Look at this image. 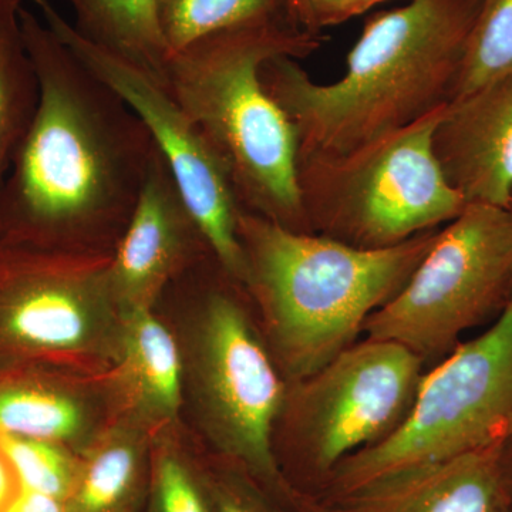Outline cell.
Segmentation results:
<instances>
[{
  "instance_id": "1",
  "label": "cell",
  "mask_w": 512,
  "mask_h": 512,
  "mask_svg": "<svg viewBox=\"0 0 512 512\" xmlns=\"http://www.w3.org/2000/svg\"><path fill=\"white\" fill-rule=\"evenodd\" d=\"M40 99L0 190V244L111 255L156 141L127 101L46 23L20 9Z\"/></svg>"
},
{
  "instance_id": "2",
  "label": "cell",
  "mask_w": 512,
  "mask_h": 512,
  "mask_svg": "<svg viewBox=\"0 0 512 512\" xmlns=\"http://www.w3.org/2000/svg\"><path fill=\"white\" fill-rule=\"evenodd\" d=\"M481 0H410L367 20L346 72L318 83L292 57L261 69L292 121L299 158L338 156L450 103Z\"/></svg>"
},
{
  "instance_id": "3",
  "label": "cell",
  "mask_w": 512,
  "mask_h": 512,
  "mask_svg": "<svg viewBox=\"0 0 512 512\" xmlns=\"http://www.w3.org/2000/svg\"><path fill=\"white\" fill-rule=\"evenodd\" d=\"M439 229L396 247L363 249L239 208L244 288L288 383L313 375L353 345L369 316L409 281Z\"/></svg>"
},
{
  "instance_id": "4",
  "label": "cell",
  "mask_w": 512,
  "mask_h": 512,
  "mask_svg": "<svg viewBox=\"0 0 512 512\" xmlns=\"http://www.w3.org/2000/svg\"><path fill=\"white\" fill-rule=\"evenodd\" d=\"M320 35L288 20L222 30L168 57L164 83L227 171L239 208L309 232L298 184L292 121L264 89L275 57L305 59Z\"/></svg>"
},
{
  "instance_id": "5",
  "label": "cell",
  "mask_w": 512,
  "mask_h": 512,
  "mask_svg": "<svg viewBox=\"0 0 512 512\" xmlns=\"http://www.w3.org/2000/svg\"><path fill=\"white\" fill-rule=\"evenodd\" d=\"M187 299L183 328L184 409L221 456L291 497L275 450L288 380L242 301L238 284L208 256L173 285Z\"/></svg>"
},
{
  "instance_id": "6",
  "label": "cell",
  "mask_w": 512,
  "mask_h": 512,
  "mask_svg": "<svg viewBox=\"0 0 512 512\" xmlns=\"http://www.w3.org/2000/svg\"><path fill=\"white\" fill-rule=\"evenodd\" d=\"M447 104L348 153L299 158L309 232L383 249L457 218L467 201L447 183L433 153Z\"/></svg>"
},
{
  "instance_id": "7",
  "label": "cell",
  "mask_w": 512,
  "mask_h": 512,
  "mask_svg": "<svg viewBox=\"0 0 512 512\" xmlns=\"http://www.w3.org/2000/svg\"><path fill=\"white\" fill-rule=\"evenodd\" d=\"M512 441V299L491 328L423 376L412 409L386 439L333 473L343 498L409 468Z\"/></svg>"
},
{
  "instance_id": "8",
  "label": "cell",
  "mask_w": 512,
  "mask_h": 512,
  "mask_svg": "<svg viewBox=\"0 0 512 512\" xmlns=\"http://www.w3.org/2000/svg\"><path fill=\"white\" fill-rule=\"evenodd\" d=\"M110 259L0 244V363L110 372L126 325L111 291Z\"/></svg>"
},
{
  "instance_id": "9",
  "label": "cell",
  "mask_w": 512,
  "mask_h": 512,
  "mask_svg": "<svg viewBox=\"0 0 512 512\" xmlns=\"http://www.w3.org/2000/svg\"><path fill=\"white\" fill-rule=\"evenodd\" d=\"M511 299V212L468 204L439 229L409 281L369 316L363 332L399 343L423 362L440 359Z\"/></svg>"
},
{
  "instance_id": "10",
  "label": "cell",
  "mask_w": 512,
  "mask_h": 512,
  "mask_svg": "<svg viewBox=\"0 0 512 512\" xmlns=\"http://www.w3.org/2000/svg\"><path fill=\"white\" fill-rule=\"evenodd\" d=\"M423 363L387 340L349 346L318 372L289 383L276 433L284 431L303 467L332 477L343 461L403 423L423 380Z\"/></svg>"
},
{
  "instance_id": "11",
  "label": "cell",
  "mask_w": 512,
  "mask_h": 512,
  "mask_svg": "<svg viewBox=\"0 0 512 512\" xmlns=\"http://www.w3.org/2000/svg\"><path fill=\"white\" fill-rule=\"evenodd\" d=\"M45 23L146 124L218 264L244 286L245 259L237 234L239 205L227 171L164 80L80 35L50 0H33Z\"/></svg>"
},
{
  "instance_id": "12",
  "label": "cell",
  "mask_w": 512,
  "mask_h": 512,
  "mask_svg": "<svg viewBox=\"0 0 512 512\" xmlns=\"http://www.w3.org/2000/svg\"><path fill=\"white\" fill-rule=\"evenodd\" d=\"M212 254L170 165L158 153L110 259V286L124 316L156 311L167 289Z\"/></svg>"
},
{
  "instance_id": "13",
  "label": "cell",
  "mask_w": 512,
  "mask_h": 512,
  "mask_svg": "<svg viewBox=\"0 0 512 512\" xmlns=\"http://www.w3.org/2000/svg\"><path fill=\"white\" fill-rule=\"evenodd\" d=\"M121 414L107 373L37 362L0 363V427L82 454Z\"/></svg>"
},
{
  "instance_id": "14",
  "label": "cell",
  "mask_w": 512,
  "mask_h": 512,
  "mask_svg": "<svg viewBox=\"0 0 512 512\" xmlns=\"http://www.w3.org/2000/svg\"><path fill=\"white\" fill-rule=\"evenodd\" d=\"M444 178L467 201L512 200V74L450 101L433 134Z\"/></svg>"
},
{
  "instance_id": "15",
  "label": "cell",
  "mask_w": 512,
  "mask_h": 512,
  "mask_svg": "<svg viewBox=\"0 0 512 512\" xmlns=\"http://www.w3.org/2000/svg\"><path fill=\"white\" fill-rule=\"evenodd\" d=\"M507 444L409 468L349 495L345 512H512Z\"/></svg>"
},
{
  "instance_id": "16",
  "label": "cell",
  "mask_w": 512,
  "mask_h": 512,
  "mask_svg": "<svg viewBox=\"0 0 512 512\" xmlns=\"http://www.w3.org/2000/svg\"><path fill=\"white\" fill-rule=\"evenodd\" d=\"M111 379L123 416L153 434L178 427L184 410L183 355L174 330L156 311L126 316Z\"/></svg>"
},
{
  "instance_id": "17",
  "label": "cell",
  "mask_w": 512,
  "mask_h": 512,
  "mask_svg": "<svg viewBox=\"0 0 512 512\" xmlns=\"http://www.w3.org/2000/svg\"><path fill=\"white\" fill-rule=\"evenodd\" d=\"M154 434L121 416L82 454L70 512H138L147 500Z\"/></svg>"
},
{
  "instance_id": "18",
  "label": "cell",
  "mask_w": 512,
  "mask_h": 512,
  "mask_svg": "<svg viewBox=\"0 0 512 512\" xmlns=\"http://www.w3.org/2000/svg\"><path fill=\"white\" fill-rule=\"evenodd\" d=\"M74 29L164 80L168 49L158 19V0H67Z\"/></svg>"
},
{
  "instance_id": "19",
  "label": "cell",
  "mask_w": 512,
  "mask_h": 512,
  "mask_svg": "<svg viewBox=\"0 0 512 512\" xmlns=\"http://www.w3.org/2000/svg\"><path fill=\"white\" fill-rule=\"evenodd\" d=\"M20 9V0H0V190L32 126L40 99Z\"/></svg>"
},
{
  "instance_id": "20",
  "label": "cell",
  "mask_w": 512,
  "mask_h": 512,
  "mask_svg": "<svg viewBox=\"0 0 512 512\" xmlns=\"http://www.w3.org/2000/svg\"><path fill=\"white\" fill-rule=\"evenodd\" d=\"M158 19L168 57L222 30L288 20L284 0H158Z\"/></svg>"
},
{
  "instance_id": "21",
  "label": "cell",
  "mask_w": 512,
  "mask_h": 512,
  "mask_svg": "<svg viewBox=\"0 0 512 512\" xmlns=\"http://www.w3.org/2000/svg\"><path fill=\"white\" fill-rule=\"evenodd\" d=\"M147 512H215L211 477L188 453L178 427L154 434Z\"/></svg>"
},
{
  "instance_id": "22",
  "label": "cell",
  "mask_w": 512,
  "mask_h": 512,
  "mask_svg": "<svg viewBox=\"0 0 512 512\" xmlns=\"http://www.w3.org/2000/svg\"><path fill=\"white\" fill-rule=\"evenodd\" d=\"M512 74V0H481L451 101Z\"/></svg>"
},
{
  "instance_id": "23",
  "label": "cell",
  "mask_w": 512,
  "mask_h": 512,
  "mask_svg": "<svg viewBox=\"0 0 512 512\" xmlns=\"http://www.w3.org/2000/svg\"><path fill=\"white\" fill-rule=\"evenodd\" d=\"M0 450L18 474L20 485L67 500L79 476L82 456L72 448L0 427Z\"/></svg>"
},
{
  "instance_id": "24",
  "label": "cell",
  "mask_w": 512,
  "mask_h": 512,
  "mask_svg": "<svg viewBox=\"0 0 512 512\" xmlns=\"http://www.w3.org/2000/svg\"><path fill=\"white\" fill-rule=\"evenodd\" d=\"M215 512H275L245 471L210 474Z\"/></svg>"
},
{
  "instance_id": "25",
  "label": "cell",
  "mask_w": 512,
  "mask_h": 512,
  "mask_svg": "<svg viewBox=\"0 0 512 512\" xmlns=\"http://www.w3.org/2000/svg\"><path fill=\"white\" fill-rule=\"evenodd\" d=\"M289 23L303 32L320 35L323 29L355 18L353 0H284Z\"/></svg>"
},
{
  "instance_id": "26",
  "label": "cell",
  "mask_w": 512,
  "mask_h": 512,
  "mask_svg": "<svg viewBox=\"0 0 512 512\" xmlns=\"http://www.w3.org/2000/svg\"><path fill=\"white\" fill-rule=\"evenodd\" d=\"M5 512H70L66 500L52 495L37 493L29 488H20L13 503Z\"/></svg>"
},
{
  "instance_id": "27",
  "label": "cell",
  "mask_w": 512,
  "mask_h": 512,
  "mask_svg": "<svg viewBox=\"0 0 512 512\" xmlns=\"http://www.w3.org/2000/svg\"><path fill=\"white\" fill-rule=\"evenodd\" d=\"M20 488L22 485H20L18 474L0 450V512L8 510L9 505L19 494Z\"/></svg>"
},
{
  "instance_id": "28",
  "label": "cell",
  "mask_w": 512,
  "mask_h": 512,
  "mask_svg": "<svg viewBox=\"0 0 512 512\" xmlns=\"http://www.w3.org/2000/svg\"><path fill=\"white\" fill-rule=\"evenodd\" d=\"M390 2V0H353V8H355V15L359 16L367 10L375 8L380 3Z\"/></svg>"
},
{
  "instance_id": "29",
  "label": "cell",
  "mask_w": 512,
  "mask_h": 512,
  "mask_svg": "<svg viewBox=\"0 0 512 512\" xmlns=\"http://www.w3.org/2000/svg\"><path fill=\"white\" fill-rule=\"evenodd\" d=\"M504 468L505 476H507L508 485L512 494V441L507 444L504 451Z\"/></svg>"
},
{
  "instance_id": "30",
  "label": "cell",
  "mask_w": 512,
  "mask_h": 512,
  "mask_svg": "<svg viewBox=\"0 0 512 512\" xmlns=\"http://www.w3.org/2000/svg\"><path fill=\"white\" fill-rule=\"evenodd\" d=\"M508 211H510V212H511V215H512V200H511L510 207H508Z\"/></svg>"
},
{
  "instance_id": "31",
  "label": "cell",
  "mask_w": 512,
  "mask_h": 512,
  "mask_svg": "<svg viewBox=\"0 0 512 512\" xmlns=\"http://www.w3.org/2000/svg\"><path fill=\"white\" fill-rule=\"evenodd\" d=\"M342 512H345V511H342Z\"/></svg>"
}]
</instances>
